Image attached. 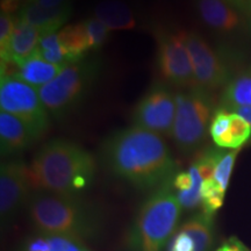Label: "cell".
<instances>
[{"label": "cell", "mask_w": 251, "mask_h": 251, "mask_svg": "<svg viewBox=\"0 0 251 251\" xmlns=\"http://www.w3.org/2000/svg\"><path fill=\"white\" fill-rule=\"evenodd\" d=\"M102 157L112 174L141 190L170 183L177 170L161 135L136 126L109 136L102 147Z\"/></svg>", "instance_id": "6da1fadb"}, {"label": "cell", "mask_w": 251, "mask_h": 251, "mask_svg": "<svg viewBox=\"0 0 251 251\" xmlns=\"http://www.w3.org/2000/svg\"><path fill=\"white\" fill-rule=\"evenodd\" d=\"M97 163L79 144L55 139L42 146L28 165L34 191L78 196L93 183Z\"/></svg>", "instance_id": "7a4b0ae2"}, {"label": "cell", "mask_w": 251, "mask_h": 251, "mask_svg": "<svg viewBox=\"0 0 251 251\" xmlns=\"http://www.w3.org/2000/svg\"><path fill=\"white\" fill-rule=\"evenodd\" d=\"M29 218L42 235L93 237L99 230L98 213L78 196L35 191L28 201Z\"/></svg>", "instance_id": "3957f363"}, {"label": "cell", "mask_w": 251, "mask_h": 251, "mask_svg": "<svg viewBox=\"0 0 251 251\" xmlns=\"http://www.w3.org/2000/svg\"><path fill=\"white\" fill-rule=\"evenodd\" d=\"M171 184L158 187L141 206L131 231L135 251H162L175 233L183 207Z\"/></svg>", "instance_id": "277c9868"}, {"label": "cell", "mask_w": 251, "mask_h": 251, "mask_svg": "<svg viewBox=\"0 0 251 251\" xmlns=\"http://www.w3.org/2000/svg\"><path fill=\"white\" fill-rule=\"evenodd\" d=\"M98 72L97 59L83 58L65 65L54 79L37 89L50 117L61 119L76 109L85 99Z\"/></svg>", "instance_id": "5b68a950"}, {"label": "cell", "mask_w": 251, "mask_h": 251, "mask_svg": "<svg viewBox=\"0 0 251 251\" xmlns=\"http://www.w3.org/2000/svg\"><path fill=\"white\" fill-rule=\"evenodd\" d=\"M213 103L208 91L188 89L176 93V117L171 137L184 153L201 146L211 126Z\"/></svg>", "instance_id": "8992f818"}, {"label": "cell", "mask_w": 251, "mask_h": 251, "mask_svg": "<svg viewBox=\"0 0 251 251\" xmlns=\"http://www.w3.org/2000/svg\"><path fill=\"white\" fill-rule=\"evenodd\" d=\"M0 108L25 122L37 136L42 137L50 126V115L36 87L15 78H1Z\"/></svg>", "instance_id": "52a82bcc"}, {"label": "cell", "mask_w": 251, "mask_h": 251, "mask_svg": "<svg viewBox=\"0 0 251 251\" xmlns=\"http://www.w3.org/2000/svg\"><path fill=\"white\" fill-rule=\"evenodd\" d=\"M159 74L163 79L178 87L196 89V77L186 47V31L162 33L158 37Z\"/></svg>", "instance_id": "ba28073f"}, {"label": "cell", "mask_w": 251, "mask_h": 251, "mask_svg": "<svg viewBox=\"0 0 251 251\" xmlns=\"http://www.w3.org/2000/svg\"><path fill=\"white\" fill-rule=\"evenodd\" d=\"M176 117V94L163 84H155L140 100L133 113L134 126L171 136Z\"/></svg>", "instance_id": "9c48e42d"}, {"label": "cell", "mask_w": 251, "mask_h": 251, "mask_svg": "<svg viewBox=\"0 0 251 251\" xmlns=\"http://www.w3.org/2000/svg\"><path fill=\"white\" fill-rule=\"evenodd\" d=\"M28 165L20 159H12L0 169V215L2 225L8 224L29 201L31 196Z\"/></svg>", "instance_id": "30bf717a"}, {"label": "cell", "mask_w": 251, "mask_h": 251, "mask_svg": "<svg viewBox=\"0 0 251 251\" xmlns=\"http://www.w3.org/2000/svg\"><path fill=\"white\" fill-rule=\"evenodd\" d=\"M186 47L192 63L197 89L211 91L227 83V67L218 52L199 34L186 31Z\"/></svg>", "instance_id": "8fae6325"}, {"label": "cell", "mask_w": 251, "mask_h": 251, "mask_svg": "<svg viewBox=\"0 0 251 251\" xmlns=\"http://www.w3.org/2000/svg\"><path fill=\"white\" fill-rule=\"evenodd\" d=\"M197 9L203 23L220 33H234L246 25L242 0H197Z\"/></svg>", "instance_id": "7c38bea8"}, {"label": "cell", "mask_w": 251, "mask_h": 251, "mask_svg": "<svg viewBox=\"0 0 251 251\" xmlns=\"http://www.w3.org/2000/svg\"><path fill=\"white\" fill-rule=\"evenodd\" d=\"M40 137L14 115L0 112V151L2 157L21 153Z\"/></svg>", "instance_id": "4fadbf2b"}, {"label": "cell", "mask_w": 251, "mask_h": 251, "mask_svg": "<svg viewBox=\"0 0 251 251\" xmlns=\"http://www.w3.org/2000/svg\"><path fill=\"white\" fill-rule=\"evenodd\" d=\"M71 4L55 8H47L34 4H24L18 18L31 26L39 28L43 33H54L67 24L71 17Z\"/></svg>", "instance_id": "5bb4252c"}, {"label": "cell", "mask_w": 251, "mask_h": 251, "mask_svg": "<svg viewBox=\"0 0 251 251\" xmlns=\"http://www.w3.org/2000/svg\"><path fill=\"white\" fill-rule=\"evenodd\" d=\"M43 31L18 18L17 26L5 49L0 50L1 61L24 62L35 52Z\"/></svg>", "instance_id": "9a60e30c"}, {"label": "cell", "mask_w": 251, "mask_h": 251, "mask_svg": "<svg viewBox=\"0 0 251 251\" xmlns=\"http://www.w3.org/2000/svg\"><path fill=\"white\" fill-rule=\"evenodd\" d=\"M63 65L52 64L46 61L35 50L33 55L19 63V71L15 79H19L28 85L40 89L51 81L63 70Z\"/></svg>", "instance_id": "2e32d148"}, {"label": "cell", "mask_w": 251, "mask_h": 251, "mask_svg": "<svg viewBox=\"0 0 251 251\" xmlns=\"http://www.w3.org/2000/svg\"><path fill=\"white\" fill-rule=\"evenodd\" d=\"M94 17L111 31L136 28V19L129 6L121 0H101L96 5Z\"/></svg>", "instance_id": "e0dca14e"}, {"label": "cell", "mask_w": 251, "mask_h": 251, "mask_svg": "<svg viewBox=\"0 0 251 251\" xmlns=\"http://www.w3.org/2000/svg\"><path fill=\"white\" fill-rule=\"evenodd\" d=\"M59 33V39L63 47L74 56L77 61L85 58V55L91 51L89 36L83 21L78 24L68 25L63 27Z\"/></svg>", "instance_id": "ac0fdd59"}, {"label": "cell", "mask_w": 251, "mask_h": 251, "mask_svg": "<svg viewBox=\"0 0 251 251\" xmlns=\"http://www.w3.org/2000/svg\"><path fill=\"white\" fill-rule=\"evenodd\" d=\"M190 235L196 244V251H206L213 242L212 218L205 213L188 219L179 228Z\"/></svg>", "instance_id": "d6986e66"}, {"label": "cell", "mask_w": 251, "mask_h": 251, "mask_svg": "<svg viewBox=\"0 0 251 251\" xmlns=\"http://www.w3.org/2000/svg\"><path fill=\"white\" fill-rule=\"evenodd\" d=\"M224 102L226 107L233 111L251 106V76H241L229 83L224 96Z\"/></svg>", "instance_id": "ffe728a7"}, {"label": "cell", "mask_w": 251, "mask_h": 251, "mask_svg": "<svg viewBox=\"0 0 251 251\" xmlns=\"http://www.w3.org/2000/svg\"><path fill=\"white\" fill-rule=\"evenodd\" d=\"M251 136V126L247 120L238 115L237 113H231L230 127L227 134L216 143L220 148L240 149Z\"/></svg>", "instance_id": "44dd1931"}, {"label": "cell", "mask_w": 251, "mask_h": 251, "mask_svg": "<svg viewBox=\"0 0 251 251\" xmlns=\"http://www.w3.org/2000/svg\"><path fill=\"white\" fill-rule=\"evenodd\" d=\"M188 172H190L191 177H192V187H191V190L185 191V192H178L177 196L183 208L193 209L197 206H199V203H201V191L205 179L202 178L201 174L199 172V169H198V166L194 163L190 168Z\"/></svg>", "instance_id": "7402d4cb"}, {"label": "cell", "mask_w": 251, "mask_h": 251, "mask_svg": "<svg viewBox=\"0 0 251 251\" xmlns=\"http://www.w3.org/2000/svg\"><path fill=\"white\" fill-rule=\"evenodd\" d=\"M225 191H222L219 187V185L215 183L214 179H207L203 181L202 191H201V205H202V213L206 215L213 216V214L218 211L220 207L222 206L225 199Z\"/></svg>", "instance_id": "603a6c76"}, {"label": "cell", "mask_w": 251, "mask_h": 251, "mask_svg": "<svg viewBox=\"0 0 251 251\" xmlns=\"http://www.w3.org/2000/svg\"><path fill=\"white\" fill-rule=\"evenodd\" d=\"M238 151H240V149H235L229 152H222L218 161V164H216L213 179L225 192L228 187L229 179H230L231 171H233L234 163L238 155Z\"/></svg>", "instance_id": "cb8c5ba5"}, {"label": "cell", "mask_w": 251, "mask_h": 251, "mask_svg": "<svg viewBox=\"0 0 251 251\" xmlns=\"http://www.w3.org/2000/svg\"><path fill=\"white\" fill-rule=\"evenodd\" d=\"M83 23L85 25L87 36H89L91 50H97L105 45L111 30L96 17L86 19Z\"/></svg>", "instance_id": "d4e9b609"}, {"label": "cell", "mask_w": 251, "mask_h": 251, "mask_svg": "<svg viewBox=\"0 0 251 251\" xmlns=\"http://www.w3.org/2000/svg\"><path fill=\"white\" fill-rule=\"evenodd\" d=\"M230 122L231 113L226 109H220L215 113L211 121V126H209V134L215 144L227 134L229 127H230Z\"/></svg>", "instance_id": "484cf974"}, {"label": "cell", "mask_w": 251, "mask_h": 251, "mask_svg": "<svg viewBox=\"0 0 251 251\" xmlns=\"http://www.w3.org/2000/svg\"><path fill=\"white\" fill-rule=\"evenodd\" d=\"M49 241V251H89L83 241L78 238L62 236V235H47Z\"/></svg>", "instance_id": "4316f807"}, {"label": "cell", "mask_w": 251, "mask_h": 251, "mask_svg": "<svg viewBox=\"0 0 251 251\" xmlns=\"http://www.w3.org/2000/svg\"><path fill=\"white\" fill-rule=\"evenodd\" d=\"M18 23V17L14 14L1 13L0 15V50L5 49L11 40Z\"/></svg>", "instance_id": "83f0119b"}, {"label": "cell", "mask_w": 251, "mask_h": 251, "mask_svg": "<svg viewBox=\"0 0 251 251\" xmlns=\"http://www.w3.org/2000/svg\"><path fill=\"white\" fill-rule=\"evenodd\" d=\"M169 251H196V244L190 235L179 229L172 238Z\"/></svg>", "instance_id": "f1b7e54d"}, {"label": "cell", "mask_w": 251, "mask_h": 251, "mask_svg": "<svg viewBox=\"0 0 251 251\" xmlns=\"http://www.w3.org/2000/svg\"><path fill=\"white\" fill-rule=\"evenodd\" d=\"M192 184L193 181L190 172H180V174L176 175L172 179V186L178 190V192H185V191L191 190Z\"/></svg>", "instance_id": "f546056e"}, {"label": "cell", "mask_w": 251, "mask_h": 251, "mask_svg": "<svg viewBox=\"0 0 251 251\" xmlns=\"http://www.w3.org/2000/svg\"><path fill=\"white\" fill-rule=\"evenodd\" d=\"M49 241L47 235H43V236L37 237L35 240L30 241L28 243L26 251H49Z\"/></svg>", "instance_id": "4dcf8cb0"}, {"label": "cell", "mask_w": 251, "mask_h": 251, "mask_svg": "<svg viewBox=\"0 0 251 251\" xmlns=\"http://www.w3.org/2000/svg\"><path fill=\"white\" fill-rule=\"evenodd\" d=\"M24 4H34L47 8H55L71 4V2L70 0H24Z\"/></svg>", "instance_id": "1f68e13d"}, {"label": "cell", "mask_w": 251, "mask_h": 251, "mask_svg": "<svg viewBox=\"0 0 251 251\" xmlns=\"http://www.w3.org/2000/svg\"><path fill=\"white\" fill-rule=\"evenodd\" d=\"M24 0H1V13L14 14L17 9L23 7Z\"/></svg>", "instance_id": "d6a6232c"}, {"label": "cell", "mask_w": 251, "mask_h": 251, "mask_svg": "<svg viewBox=\"0 0 251 251\" xmlns=\"http://www.w3.org/2000/svg\"><path fill=\"white\" fill-rule=\"evenodd\" d=\"M220 251H248V249L241 241L236 240V238H230L221 247Z\"/></svg>", "instance_id": "836d02e7"}, {"label": "cell", "mask_w": 251, "mask_h": 251, "mask_svg": "<svg viewBox=\"0 0 251 251\" xmlns=\"http://www.w3.org/2000/svg\"><path fill=\"white\" fill-rule=\"evenodd\" d=\"M235 113H237L238 115H241L244 120L248 121V124L251 126V106L249 107H241V108H237Z\"/></svg>", "instance_id": "e575fe53"}, {"label": "cell", "mask_w": 251, "mask_h": 251, "mask_svg": "<svg viewBox=\"0 0 251 251\" xmlns=\"http://www.w3.org/2000/svg\"><path fill=\"white\" fill-rule=\"evenodd\" d=\"M218 251H220V249H219V250H218Z\"/></svg>", "instance_id": "d590c367"}]
</instances>
